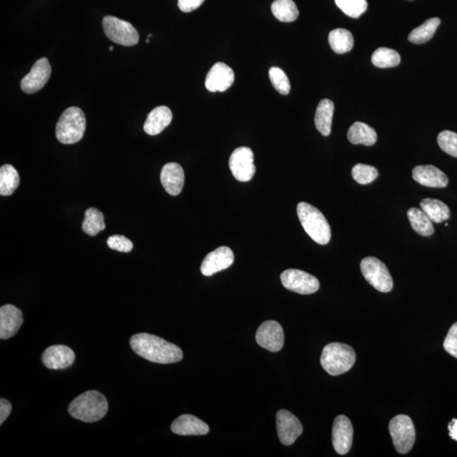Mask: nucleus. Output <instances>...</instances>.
Here are the masks:
<instances>
[{
    "label": "nucleus",
    "mask_w": 457,
    "mask_h": 457,
    "mask_svg": "<svg viewBox=\"0 0 457 457\" xmlns=\"http://www.w3.org/2000/svg\"><path fill=\"white\" fill-rule=\"evenodd\" d=\"M52 72L51 65L47 58H41L32 67L30 72L24 77L20 88L25 93L32 94L39 92L46 85Z\"/></svg>",
    "instance_id": "12"
},
{
    "label": "nucleus",
    "mask_w": 457,
    "mask_h": 457,
    "mask_svg": "<svg viewBox=\"0 0 457 457\" xmlns=\"http://www.w3.org/2000/svg\"><path fill=\"white\" fill-rule=\"evenodd\" d=\"M130 344L138 355L155 364H174L183 358V352L177 345L150 333H137L131 337Z\"/></svg>",
    "instance_id": "1"
},
{
    "label": "nucleus",
    "mask_w": 457,
    "mask_h": 457,
    "mask_svg": "<svg viewBox=\"0 0 457 457\" xmlns=\"http://www.w3.org/2000/svg\"><path fill=\"white\" fill-rule=\"evenodd\" d=\"M438 144L447 154L457 158V134L451 131H443L438 135Z\"/></svg>",
    "instance_id": "36"
},
{
    "label": "nucleus",
    "mask_w": 457,
    "mask_h": 457,
    "mask_svg": "<svg viewBox=\"0 0 457 457\" xmlns=\"http://www.w3.org/2000/svg\"><path fill=\"white\" fill-rule=\"evenodd\" d=\"M229 166L233 176L241 183H246L253 178L256 167L254 164V154L251 148H237L230 155Z\"/></svg>",
    "instance_id": "10"
},
{
    "label": "nucleus",
    "mask_w": 457,
    "mask_h": 457,
    "mask_svg": "<svg viewBox=\"0 0 457 457\" xmlns=\"http://www.w3.org/2000/svg\"><path fill=\"white\" fill-rule=\"evenodd\" d=\"M353 427L347 416L340 415L335 419L332 430L333 446L339 455H345L351 450Z\"/></svg>",
    "instance_id": "14"
},
{
    "label": "nucleus",
    "mask_w": 457,
    "mask_h": 457,
    "mask_svg": "<svg viewBox=\"0 0 457 457\" xmlns=\"http://www.w3.org/2000/svg\"><path fill=\"white\" fill-rule=\"evenodd\" d=\"M448 430L451 439L457 442V419L451 420V422L449 423Z\"/></svg>",
    "instance_id": "41"
},
{
    "label": "nucleus",
    "mask_w": 457,
    "mask_h": 457,
    "mask_svg": "<svg viewBox=\"0 0 457 457\" xmlns=\"http://www.w3.org/2000/svg\"><path fill=\"white\" fill-rule=\"evenodd\" d=\"M411 227L422 237H430L435 233L432 222L421 208H411L407 211Z\"/></svg>",
    "instance_id": "26"
},
{
    "label": "nucleus",
    "mask_w": 457,
    "mask_h": 457,
    "mask_svg": "<svg viewBox=\"0 0 457 457\" xmlns=\"http://www.w3.org/2000/svg\"><path fill=\"white\" fill-rule=\"evenodd\" d=\"M234 259L232 249L227 246H220L206 256L201 265V274L204 277H211L218 272L228 269L232 265Z\"/></svg>",
    "instance_id": "15"
},
{
    "label": "nucleus",
    "mask_w": 457,
    "mask_h": 457,
    "mask_svg": "<svg viewBox=\"0 0 457 457\" xmlns=\"http://www.w3.org/2000/svg\"><path fill=\"white\" fill-rule=\"evenodd\" d=\"M277 424L279 442L284 446H291L303 434L302 423L289 411L282 409L278 411Z\"/></svg>",
    "instance_id": "13"
},
{
    "label": "nucleus",
    "mask_w": 457,
    "mask_h": 457,
    "mask_svg": "<svg viewBox=\"0 0 457 457\" xmlns=\"http://www.w3.org/2000/svg\"><path fill=\"white\" fill-rule=\"evenodd\" d=\"M333 110H335V105L329 100L320 101L316 110L314 118L316 128L324 137H328L331 133Z\"/></svg>",
    "instance_id": "24"
},
{
    "label": "nucleus",
    "mask_w": 457,
    "mask_h": 457,
    "mask_svg": "<svg viewBox=\"0 0 457 457\" xmlns=\"http://www.w3.org/2000/svg\"><path fill=\"white\" fill-rule=\"evenodd\" d=\"M413 178L422 186L432 188H444L449 183L447 175L433 166H416L413 171Z\"/></svg>",
    "instance_id": "19"
},
{
    "label": "nucleus",
    "mask_w": 457,
    "mask_h": 457,
    "mask_svg": "<svg viewBox=\"0 0 457 457\" xmlns=\"http://www.w3.org/2000/svg\"><path fill=\"white\" fill-rule=\"evenodd\" d=\"M75 352L67 345H56L45 350L42 359L45 367L49 369H65L73 364Z\"/></svg>",
    "instance_id": "18"
},
{
    "label": "nucleus",
    "mask_w": 457,
    "mask_h": 457,
    "mask_svg": "<svg viewBox=\"0 0 457 457\" xmlns=\"http://www.w3.org/2000/svg\"><path fill=\"white\" fill-rule=\"evenodd\" d=\"M356 352L343 343H331L325 347L320 357L321 365L329 374L338 376L347 373L356 362Z\"/></svg>",
    "instance_id": "4"
},
{
    "label": "nucleus",
    "mask_w": 457,
    "mask_h": 457,
    "mask_svg": "<svg viewBox=\"0 0 457 457\" xmlns=\"http://www.w3.org/2000/svg\"><path fill=\"white\" fill-rule=\"evenodd\" d=\"M161 183L168 194L179 195L183 191L185 183V173L183 167L177 163H168L162 168L160 175Z\"/></svg>",
    "instance_id": "20"
},
{
    "label": "nucleus",
    "mask_w": 457,
    "mask_h": 457,
    "mask_svg": "<svg viewBox=\"0 0 457 457\" xmlns=\"http://www.w3.org/2000/svg\"><path fill=\"white\" fill-rule=\"evenodd\" d=\"M86 131V117L80 108L71 107L65 110L57 123L56 138L63 144L80 142Z\"/></svg>",
    "instance_id": "5"
},
{
    "label": "nucleus",
    "mask_w": 457,
    "mask_h": 457,
    "mask_svg": "<svg viewBox=\"0 0 457 457\" xmlns=\"http://www.w3.org/2000/svg\"><path fill=\"white\" fill-rule=\"evenodd\" d=\"M109 248L121 253H130L133 249V243L124 236L110 237L107 240Z\"/></svg>",
    "instance_id": "37"
},
{
    "label": "nucleus",
    "mask_w": 457,
    "mask_h": 457,
    "mask_svg": "<svg viewBox=\"0 0 457 457\" xmlns=\"http://www.w3.org/2000/svg\"><path fill=\"white\" fill-rule=\"evenodd\" d=\"M110 51H114V47H113V46H110Z\"/></svg>",
    "instance_id": "42"
},
{
    "label": "nucleus",
    "mask_w": 457,
    "mask_h": 457,
    "mask_svg": "<svg viewBox=\"0 0 457 457\" xmlns=\"http://www.w3.org/2000/svg\"><path fill=\"white\" fill-rule=\"evenodd\" d=\"M296 211L300 224L308 236L318 244L327 245L331 239V229L323 213L304 201L298 204Z\"/></svg>",
    "instance_id": "3"
},
{
    "label": "nucleus",
    "mask_w": 457,
    "mask_h": 457,
    "mask_svg": "<svg viewBox=\"0 0 457 457\" xmlns=\"http://www.w3.org/2000/svg\"><path fill=\"white\" fill-rule=\"evenodd\" d=\"M172 119L171 110L168 107H156L147 115L146 121L144 123V131L150 135L161 133L171 124Z\"/></svg>",
    "instance_id": "22"
},
{
    "label": "nucleus",
    "mask_w": 457,
    "mask_h": 457,
    "mask_svg": "<svg viewBox=\"0 0 457 457\" xmlns=\"http://www.w3.org/2000/svg\"><path fill=\"white\" fill-rule=\"evenodd\" d=\"M270 79L274 88L282 95H287L291 91L289 78L286 74L279 67H272L269 72Z\"/></svg>",
    "instance_id": "35"
},
{
    "label": "nucleus",
    "mask_w": 457,
    "mask_h": 457,
    "mask_svg": "<svg viewBox=\"0 0 457 457\" xmlns=\"http://www.w3.org/2000/svg\"><path fill=\"white\" fill-rule=\"evenodd\" d=\"M23 324L22 312L14 305L6 304L0 308V338L10 339Z\"/></svg>",
    "instance_id": "17"
},
{
    "label": "nucleus",
    "mask_w": 457,
    "mask_h": 457,
    "mask_svg": "<svg viewBox=\"0 0 457 457\" xmlns=\"http://www.w3.org/2000/svg\"><path fill=\"white\" fill-rule=\"evenodd\" d=\"M234 81L233 69L225 63L213 65L206 77L205 86L209 92H225L232 86Z\"/></svg>",
    "instance_id": "16"
},
{
    "label": "nucleus",
    "mask_w": 457,
    "mask_h": 457,
    "mask_svg": "<svg viewBox=\"0 0 457 457\" xmlns=\"http://www.w3.org/2000/svg\"><path fill=\"white\" fill-rule=\"evenodd\" d=\"M257 343L271 352H278L284 347L285 336L283 328L277 321L269 320L263 323L256 333Z\"/></svg>",
    "instance_id": "11"
},
{
    "label": "nucleus",
    "mask_w": 457,
    "mask_h": 457,
    "mask_svg": "<svg viewBox=\"0 0 457 457\" xmlns=\"http://www.w3.org/2000/svg\"><path fill=\"white\" fill-rule=\"evenodd\" d=\"M179 9L185 13H190L203 5L205 0H177Z\"/></svg>",
    "instance_id": "39"
},
{
    "label": "nucleus",
    "mask_w": 457,
    "mask_h": 457,
    "mask_svg": "<svg viewBox=\"0 0 457 457\" xmlns=\"http://www.w3.org/2000/svg\"><path fill=\"white\" fill-rule=\"evenodd\" d=\"M444 348L450 355L457 358V322L449 329L444 341Z\"/></svg>",
    "instance_id": "38"
},
{
    "label": "nucleus",
    "mask_w": 457,
    "mask_h": 457,
    "mask_svg": "<svg viewBox=\"0 0 457 457\" xmlns=\"http://www.w3.org/2000/svg\"><path fill=\"white\" fill-rule=\"evenodd\" d=\"M272 13L282 22H295L299 11L293 0H275L271 6Z\"/></svg>",
    "instance_id": "29"
},
{
    "label": "nucleus",
    "mask_w": 457,
    "mask_h": 457,
    "mask_svg": "<svg viewBox=\"0 0 457 457\" xmlns=\"http://www.w3.org/2000/svg\"><path fill=\"white\" fill-rule=\"evenodd\" d=\"M281 279L287 290L298 294H314L319 289V279L303 270L291 269L284 271Z\"/></svg>",
    "instance_id": "9"
},
{
    "label": "nucleus",
    "mask_w": 457,
    "mask_h": 457,
    "mask_svg": "<svg viewBox=\"0 0 457 457\" xmlns=\"http://www.w3.org/2000/svg\"><path fill=\"white\" fill-rule=\"evenodd\" d=\"M12 410L11 402H8L6 399H1L0 400V424L5 423L6 420L9 417Z\"/></svg>",
    "instance_id": "40"
},
{
    "label": "nucleus",
    "mask_w": 457,
    "mask_h": 457,
    "mask_svg": "<svg viewBox=\"0 0 457 457\" xmlns=\"http://www.w3.org/2000/svg\"><path fill=\"white\" fill-rule=\"evenodd\" d=\"M389 430L395 450L400 454L409 453L413 446L416 438L413 420L404 414L395 416L390 420Z\"/></svg>",
    "instance_id": "6"
},
{
    "label": "nucleus",
    "mask_w": 457,
    "mask_h": 457,
    "mask_svg": "<svg viewBox=\"0 0 457 457\" xmlns=\"http://www.w3.org/2000/svg\"><path fill=\"white\" fill-rule=\"evenodd\" d=\"M105 34L112 42L131 47L139 42V34L135 28L124 20L107 15L102 19Z\"/></svg>",
    "instance_id": "8"
},
{
    "label": "nucleus",
    "mask_w": 457,
    "mask_h": 457,
    "mask_svg": "<svg viewBox=\"0 0 457 457\" xmlns=\"http://www.w3.org/2000/svg\"><path fill=\"white\" fill-rule=\"evenodd\" d=\"M105 217L100 210L90 208L85 213V219L82 223V230L88 236L95 237L102 230H105Z\"/></svg>",
    "instance_id": "31"
},
{
    "label": "nucleus",
    "mask_w": 457,
    "mask_h": 457,
    "mask_svg": "<svg viewBox=\"0 0 457 457\" xmlns=\"http://www.w3.org/2000/svg\"><path fill=\"white\" fill-rule=\"evenodd\" d=\"M336 6L350 18H358L368 9L367 0H335Z\"/></svg>",
    "instance_id": "33"
},
{
    "label": "nucleus",
    "mask_w": 457,
    "mask_h": 457,
    "mask_svg": "<svg viewBox=\"0 0 457 457\" xmlns=\"http://www.w3.org/2000/svg\"><path fill=\"white\" fill-rule=\"evenodd\" d=\"M20 176L18 171L11 166L6 164L0 168V195L11 196L19 187Z\"/></svg>",
    "instance_id": "27"
},
{
    "label": "nucleus",
    "mask_w": 457,
    "mask_h": 457,
    "mask_svg": "<svg viewBox=\"0 0 457 457\" xmlns=\"http://www.w3.org/2000/svg\"><path fill=\"white\" fill-rule=\"evenodd\" d=\"M420 207L434 223H442V222L450 219V208L443 201L438 199H423L420 203Z\"/></svg>",
    "instance_id": "25"
},
{
    "label": "nucleus",
    "mask_w": 457,
    "mask_h": 457,
    "mask_svg": "<svg viewBox=\"0 0 457 457\" xmlns=\"http://www.w3.org/2000/svg\"><path fill=\"white\" fill-rule=\"evenodd\" d=\"M350 143L357 145L362 144L365 146H373L377 142L376 130L362 122H355L350 127L347 133Z\"/></svg>",
    "instance_id": "23"
},
{
    "label": "nucleus",
    "mask_w": 457,
    "mask_h": 457,
    "mask_svg": "<svg viewBox=\"0 0 457 457\" xmlns=\"http://www.w3.org/2000/svg\"><path fill=\"white\" fill-rule=\"evenodd\" d=\"M329 43L333 51L345 53L351 51L354 40L351 32L347 29L338 28L329 32Z\"/></svg>",
    "instance_id": "28"
},
{
    "label": "nucleus",
    "mask_w": 457,
    "mask_h": 457,
    "mask_svg": "<svg viewBox=\"0 0 457 457\" xmlns=\"http://www.w3.org/2000/svg\"><path fill=\"white\" fill-rule=\"evenodd\" d=\"M171 430L178 435H205L208 433L209 427L195 416L184 414L172 423Z\"/></svg>",
    "instance_id": "21"
},
{
    "label": "nucleus",
    "mask_w": 457,
    "mask_h": 457,
    "mask_svg": "<svg viewBox=\"0 0 457 457\" xmlns=\"http://www.w3.org/2000/svg\"><path fill=\"white\" fill-rule=\"evenodd\" d=\"M360 267L366 281L377 291L386 293L393 289V279L388 267L380 259L365 258L362 259Z\"/></svg>",
    "instance_id": "7"
},
{
    "label": "nucleus",
    "mask_w": 457,
    "mask_h": 457,
    "mask_svg": "<svg viewBox=\"0 0 457 457\" xmlns=\"http://www.w3.org/2000/svg\"><path fill=\"white\" fill-rule=\"evenodd\" d=\"M440 24V20L437 18H430L417 28L413 29L409 36L411 43L422 44L429 42L433 38L436 30Z\"/></svg>",
    "instance_id": "30"
},
{
    "label": "nucleus",
    "mask_w": 457,
    "mask_h": 457,
    "mask_svg": "<svg viewBox=\"0 0 457 457\" xmlns=\"http://www.w3.org/2000/svg\"><path fill=\"white\" fill-rule=\"evenodd\" d=\"M352 175L353 179L361 185L372 183L377 179L378 172L376 168L368 164H357L352 168Z\"/></svg>",
    "instance_id": "34"
},
{
    "label": "nucleus",
    "mask_w": 457,
    "mask_h": 457,
    "mask_svg": "<svg viewBox=\"0 0 457 457\" xmlns=\"http://www.w3.org/2000/svg\"><path fill=\"white\" fill-rule=\"evenodd\" d=\"M109 404L104 395L96 390L86 391L69 406V413L85 423L100 421L108 411Z\"/></svg>",
    "instance_id": "2"
},
{
    "label": "nucleus",
    "mask_w": 457,
    "mask_h": 457,
    "mask_svg": "<svg viewBox=\"0 0 457 457\" xmlns=\"http://www.w3.org/2000/svg\"><path fill=\"white\" fill-rule=\"evenodd\" d=\"M372 63L378 68L397 67L401 62V56L394 49L380 48L376 49L371 58Z\"/></svg>",
    "instance_id": "32"
}]
</instances>
